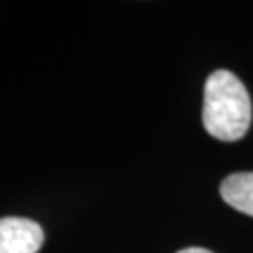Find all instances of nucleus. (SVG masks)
<instances>
[{
	"instance_id": "f257e3e1",
	"label": "nucleus",
	"mask_w": 253,
	"mask_h": 253,
	"mask_svg": "<svg viewBox=\"0 0 253 253\" xmlns=\"http://www.w3.org/2000/svg\"><path fill=\"white\" fill-rule=\"evenodd\" d=\"M203 124L217 141L233 143L248 133L252 124V100L235 73L217 70L207 79Z\"/></svg>"
},
{
	"instance_id": "f03ea898",
	"label": "nucleus",
	"mask_w": 253,
	"mask_h": 253,
	"mask_svg": "<svg viewBox=\"0 0 253 253\" xmlns=\"http://www.w3.org/2000/svg\"><path fill=\"white\" fill-rule=\"evenodd\" d=\"M45 235L28 217H0V253H38Z\"/></svg>"
},
{
	"instance_id": "7ed1b4c3",
	"label": "nucleus",
	"mask_w": 253,
	"mask_h": 253,
	"mask_svg": "<svg viewBox=\"0 0 253 253\" xmlns=\"http://www.w3.org/2000/svg\"><path fill=\"white\" fill-rule=\"evenodd\" d=\"M219 193L229 207L253 217V172H233L219 186Z\"/></svg>"
},
{
	"instance_id": "20e7f679",
	"label": "nucleus",
	"mask_w": 253,
	"mask_h": 253,
	"mask_svg": "<svg viewBox=\"0 0 253 253\" xmlns=\"http://www.w3.org/2000/svg\"><path fill=\"white\" fill-rule=\"evenodd\" d=\"M178 253H212L205 250V248H186V250H180Z\"/></svg>"
}]
</instances>
